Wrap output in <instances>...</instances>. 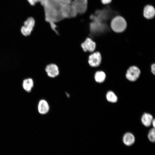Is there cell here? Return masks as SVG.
<instances>
[{"mask_svg":"<svg viewBox=\"0 0 155 155\" xmlns=\"http://www.w3.org/2000/svg\"><path fill=\"white\" fill-rule=\"evenodd\" d=\"M111 26L112 29L115 32H121L124 31L127 27L125 20L122 17L117 16L111 21Z\"/></svg>","mask_w":155,"mask_h":155,"instance_id":"6da1fadb","label":"cell"},{"mask_svg":"<svg viewBox=\"0 0 155 155\" xmlns=\"http://www.w3.org/2000/svg\"><path fill=\"white\" fill-rule=\"evenodd\" d=\"M24 26L21 28V31L25 36L30 35L32 31L35 24L34 19L31 17L28 18L24 22Z\"/></svg>","mask_w":155,"mask_h":155,"instance_id":"7a4b0ae2","label":"cell"},{"mask_svg":"<svg viewBox=\"0 0 155 155\" xmlns=\"http://www.w3.org/2000/svg\"><path fill=\"white\" fill-rule=\"evenodd\" d=\"M45 71L47 76L51 78H54L59 75L60 69L59 66L54 63L48 64L45 68Z\"/></svg>","mask_w":155,"mask_h":155,"instance_id":"3957f363","label":"cell"},{"mask_svg":"<svg viewBox=\"0 0 155 155\" xmlns=\"http://www.w3.org/2000/svg\"><path fill=\"white\" fill-rule=\"evenodd\" d=\"M77 14L85 13L88 7V0H73L71 3Z\"/></svg>","mask_w":155,"mask_h":155,"instance_id":"277c9868","label":"cell"},{"mask_svg":"<svg viewBox=\"0 0 155 155\" xmlns=\"http://www.w3.org/2000/svg\"><path fill=\"white\" fill-rule=\"evenodd\" d=\"M96 43L90 38L88 37L81 44L80 46L82 51L85 52L92 53L96 48Z\"/></svg>","mask_w":155,"mask_h":155,"instance_id":"5b68a950","label":"cell"},{"mask_svg":"<svg viewBox=\"0 0 155 155\" xmlns=\"http://www.w3.org/2000/svg\"><path fill=\"white\" fill-rule=\"evenodd\" d=\"M101 61V55L99 52H93L88 56V64L91 67H96L99 66Z\"/></svg>","mask_w":155,"mask_h":155,"instance_id":"8992f818","label":"cell"},{"mask_svg":"<svg viewBox=\"0 0 155 155\" xmlns=\"http://www.w3.org/2000/svg\"><path fill=\"white\" fill-rule=\"evenodd\" d=\"M140 71L137 67H130L127 70L126 74V78L129 81L134 82L137 80L140 74Z\"/></svg>","mask_w":155,"mask_h":155,"instance_id":"52a82bcc","label":"cell"},{"mask_svg":"<svg viewBox=\"0 0 155 155\" xmlns=\"http://www.w3.org/2000/svg\"><path fill=\"white\" fill-rule=\"evenodd\" d=\"M49 109V105L46 100L40 99L38 100L37 105V110L39 115H43L46 114Z\"/></svg>","mask_w":155,"mask_h":155,"instance_id":"ba28073f","label":"cell"},{"mask_svg":"<svg viewBox=\"0 0 155 155\" xmlns=\"http://www.w3.org/2000/svg\"><path fill=\"white\" fill-rule=\"evenodd\" d=\"M34 86V82L32 79L28 78L24 80L22 82V87L26 92H30Z\"/></svg>","mask_w":155,"mask_h":155,"instance_id":"9c48e42d","label":"cell"},{"mask_svg":"<svg viewBox=\"0 0 155 155\" xmlns=\"http://www.w3.org/2000/svg\"><path fill=\"white\" fill-rule=\"evenodd\" d=\"M122 141L125 145L127 146H130L134 143L135 138L132 133L130 132H127L123 135Z\"/></svg>","mask_w":155,"mask_h":155,"instance_id":"30bf717a","label":"cell"},{"mask_svg":"<svg viewBox=\"0 0 155 155\" xmlns=\"http://www.w3.org/2000/svg\"><path fill=\"white\" fill-rule=\"evenodd\" d=\"M155 15V10L153 6L148 5L146 6L144 9V15L147 19L152 18Z\"/></svg>","mask_w":155,"mask_h":155,"instance_id":"8fae6325","label":"cell"},{"mask_svg":"<svg viewBox=\"0 0 155 155\" xmlns=\"http://www.w3.org/2000/svg\"><path fill=\"white\" fill-rule=\"evenodd\" d=\"M154 118L151 114L145 113L142 116L141 120L142 124L145 127H148L151 125Z\"/></svg>","mask_w":155,"mask_h":155,"instance_id":"7c38bea8","label":"cell"},{"mask_svg":"<svg viewBox=\"0 0 155 155\" xmlns=\"http://www.w3.org/2000/svg\"><path fill=\"white\" fill-rule=\"evenodd\" d=\"M106 78L105 73L101 71L96 72L94 75L95 81L97 83H101L104 82Z\"/></svg>","mask_w":155,"mask_h":155,"instance_id":"4fadbf2b","label":"cell"},{"mask_svg":"<svg viewBox=\"0 0 155 155\" xmlns=\"http://www.w3.org/2000/svg\"><path fill=\"white\" fill-rule=\"evenodd\" d=\"M107 100L109 102L114 103L118 100V98L115 93L111 91H108L106 94Z\"/></svg>","mask_w":155,"mask_h":155,"instance_id":"5bb4252c","label":"cell"},{"mask_svg":"<svg viewBox=\"0 0 155 155\" xmlns=\"http://www.w3.org/2000/svg\"><path fill=\"white\" fill-rule=\"evenodd\" d=\"M155 128H151L149 131L148 137L149 140L152 143H154L155 141Z\"/></svg>","mask_w":155,"mask_h":155,"instance_id":"9a60e30c","label":"cell"},{"mask_svg":"<svg viewBox=\"0 0 155 155\" xmlns=\"http://www.w3.org/2000/svg\"><path fill=\"white\" fill-rule=\"evenodd\" d=\"M57 2L64 4L70 3L71 1V0H54Z\"/></svg>","mask_w":155,"mask_h":155,"instance_id":"2e32d148","label":"cell"},{"mask_svg":"<svg viewBox=\"0 0 155 155\" xmlns=\"http://www.w3.org/2000/svg\"><path fill=\"white\" fill-rule=\"evenodd\" d=\"M30 5H34L37 2H38L39 0H27Z\"/></svg>","mask_w":155,"mask_h":155,"instance_id":"e0dca14e","label":"cell"},{"mask_svg":"<svg viewBox=\"0 0 155 155\" xmlns=\"http://www.w3.org/2000/svg\"><path fill=\"white\" fill-rule=\"evenodd\" d=\"M111 1L112 0H101L102 3L104 4L110 3Z\"/></svg>","mask_w":155,"mask_h":155,"instance_id":"ac0fdd59","label":"cell"},{"mask_svg":"<svg viewBox=\"0 0 155 155\" xmlns=\"http://www.w3.org/2000/svg\"><path fill=\"white\" fill-rule=\"evenodd\" d=\"M151 68L152 73L154 75L155 73V65L154 64L152 65Z\"/></svg>","mask_w":155,"mask_h":155,"instance_id":"d6986e66","label":"cell"},{"mask_svg":"<svg viewBox=\"0 0 155 155\" xmlns=\"http://www.w3.org/2000/svg\"><path fill=\"white\" fill-rule=\"evenodd\" d=\"M152 125L154 128H155V119H154L152 123Z\"/></svg>","mask_w":155,"mask_h":155,"instance_id":"ffe728a7","label":"cell"}]
</instances>
